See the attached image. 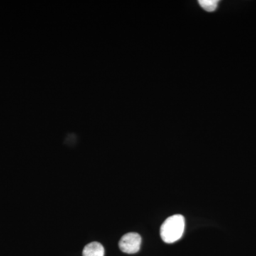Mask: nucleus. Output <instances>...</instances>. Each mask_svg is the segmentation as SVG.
<instances>
[{"instance_id":"f257e3e1","label":"nucleus","mask_w":256,"mask_h":256,"mask_svg":"<svg viewBox=\"0 0 256 256\" xmlns=\"http://www.w3.org/2000/svg\"><path fill=\"white\" fill-rule=\"evenodd\" d=\"M184 228V217L181 214H174L164 220L160 228V236L163 242L173 244L182 238Z\"/></svg>"},{"instance_id":"f03ea898","label":"nucleus","mask_w":256,"mask_h":256,"mask_svg":"<svg viewBox=\"0 0 256 256\" xmlns=\"http://www.w3.org/2000/svg\"><path fill=\"white\" fill-rule=\"evenodd\" d=\"M142 238L140 235L134 232L126 234L119 242V248L122 252L128 254H134L140 249Z\"/></svg>"},{"instance_id":"7ed1b4c3","label":"nucleus","mask_w":256,"mask_h":256,"mask_svg":"<svg viewBox=\"0 0 256 256\" xmlns=\"http://www.w3.org/2000/svg\"><path fill=\"white\" fill-rule=\"evenodd\" d=\"M105 249L98 242H92L86 246L82 250V256H104Z\"/></svg>"},{"instance_id":"20e7f679","label":"nucleus","mask_w":256,"mask_h":256,"mask_svg":"<svg viewBox=\"0 0 256 256\" xmlns=\"http://www.w3.org/2000/svg\"><path fill=\"white\" fill-rule=\"evenodd\" d=\"M198 3L205 11L212 12L216 10L218 1V0H200Z\"/></svg>"}]
</instances>
